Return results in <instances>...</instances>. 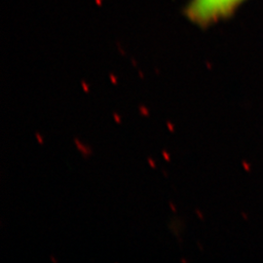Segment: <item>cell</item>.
Returning <instances> with one entry per match:
<instances>
[{"label":"cell","instance_id":"1","mask_svg":"<svg viewBox=\"0 0 263 263\" xmlns=\"http://www.w3.org/2000/svg\"><path fill=\"white\" fill-rule=\"evenodd\" d=\"M247 0H189L185 14L199 27L206 28L231 17Z\"/></svg>","mask_w":263,"mask_h":263},{"label":"cell","instance_id":"2","mask_svg":"<svg viewBox=\"0 0 263 263\" xmlns=\"http://www.w3.org/2000/svg\"><path fill=\"white\" fill-rule=\"evenodd\" d=\"M74 142H76L77 149L80 151V153L83 155L84 158H88L89 156H91L93 154V149L90 146L85 145L84 143L82 141H79L77 138L74 139Z\"/></svg>","mask_w":263,"mask_h":263},{"label":"cell","instance_id":"3","mask_svg":"<svg viewBox=\"0 0 263 263\" xmlns=\"http://www.w3.org/2000/svg\"><path fill=\"white\" fill-rule=\"evenodd\" d=\"M139 110H140V113L141 114V116H143V117H149V109L145 106V105H140L139 106Z\"/></svg>","mask_w":263,"mask_h":263},{"label":"cell","instance_id":"4","mask_svg":"<svg viewBox=\"0 0 263 263\" xmlns=\"http://www.w3.org/2000/svg\"><path fill=\"white\" fill-rule=\"evenodd\" d=\"M113 118H114L115 122L117 123V124H121V123H122V119H121V116H120V115H119L118 113H113Z\"/></svg>","mask_w":263,"mask_h":263},{"label":"cell","instance_id":"5","mask_svg":"<svg viewBox=\"0 0 263 263\" xmlns=\"http://www.w3.org/2000/svg\"><path fill=\"white\" fill-rule=\"evenodd\" d=\"M162 156H163V158L166 160L167 162H170V161H171V155H170V153L168 152V151H162Z\"/></svg>","mask_w":263,"mask_h":263},{"label":"cell","instance_id":"6","mask_svg":"<svg viewBox=\"0 0 263 263\" xmlns=\"http://www.w3.org/2000/svg\"><path fill=\"white\" fill-rule=\"evenodd\" d=\"M147 162H148V165L151 166L152 169H156V162L154 160L152 159L151 157L147 158Z\"/></svg>","mask_w":263,"mask_h":263},{"label":"cell","instance_id":"7","mask_svg":"<svg viewBox=\"0 0 263 263\" xmlns=\"http://www.w3.org/2000/svg\"><path fill=\"white\" fill-rule=\"evenodd\" d=\"M35 138H36V140H37L38 142H39V144H43V143H44L43 138H42V136H41L40 133H38V132L35 133Z\"/></svg>","mask_w":263,"mask_h":263},{"label":"cell","instance_id":"8","mask_svg":"<svg viewBox=\"0 0 263 263\" xmlns=\"http://www.w3.org/2000/svg\"><path fill=\"white\" fill-rule=\"evenodd\" d=\"M81 86H82V88H83L85 93H87V94H88V93L90 92V87H89V84H87L85 81H82Z\"/></svg>","mask_w":263,"mask_h":263},{"label":"cell","instance_id":"9","mask_svg":"<svg viewBox=\"0 0 263 263\" xmlns=\"http://www.w3.org/2000/svg\"><path fill=\"white\" fill-rule=\"evenodd\" d=\"M167 127H168V129H169V131L171 132V133H174V132H175V125H174V123L168 121V122H167Z\"/></svg>","mask_w":263,"mask_h":263},{"label":"cell","instance_id":"10","mask_svg":"<svg viewBox=\"0 0 263 263\" xmlns=\"http://www.w3.org/2000/svg\"><path fill=\"white\" fill-rule=\"evenodd\" d=\"M110 80H111L113 85H117V79L113 74H110Z\"/></svg>","mask_w":263,"mask_h":263},{"label":"cell","instance_id":"11","mask_svg":"<svg viewBox=\"0 0 263 263\" xmlns=\"http://www.w3.org/2000/svg\"><path fill=\"white\" fill-rule=\"evenodd\" d=\"M170 207L172 209V211L174 212V213H177V210H176V207H175V205H174V203L173 202H170Z\"/></svg>","mask_w":263,"mask_h":263}]
</instances>
